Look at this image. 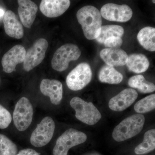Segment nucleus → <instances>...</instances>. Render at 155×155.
Returning a JSON list of instances; mask_svg holds the SVG:
<instances>
[{
  "mask_svg": "<svg viewBox=\"0 0 155 155\" xmlns=\"http://www.w3.org/2000/svg\"><path fill=\"white\" fill-rule=\"evenodd\" d=\"M76 17L86 38L96 39L101 33L102 23L101 15L98 9L93 6H84L78 11Z\"/></svg>",
  "mask_w": 155,
  "mask_h": 155,
  "instance_id": "1",
  "label": "nucleus"
},
{
  "mask_svg": "<svg viewBox=\"0 0 155 155\" xmlns=\"http://www.w3.org/2000/svg\"><path fill=\"white\" fill-rule=\"evenodd\" d=\"M145 117L142 114H134L122 120L114 128L112 137L114 140L122 142L138 134L143 128Z\"/></svg>",
  "mask_w": 155,
  "mask_h": 155,
  "instance_id": "2",
  "label": "nucleus"
},
{
  "mask_svg": "<svg viewBox=\"0 0 155 155\" xmlns=\"http://www.w3.org/2000/svg\"><path fill=\"white\" fill-rule=\"evenodd\" d=\"M70 104L75 111L76 118L85 124L94 125L101 118V114L92 103L76 97L71 100Z\"/></svg>",
  "mask_w": 155,
  "mask_h": 155,
  "instance_id": "3",
  "label": "nucleus"
},
{
  "mask_svg": "<svg viewBox=\"0 0 155 155\" xmlns=\"http://www.w3.org/2000/svg\"><path fill=\"white\" fill-rule=\"evenodd\" d=\"M81 51L76 45L67 44L59 48L54 54L51 61V67L58 72L65 71L71 61L77 60Z\"/></svg>",
  "mask_w": 155,
  "mask_h": 155,
  "instance_id": "4",
  "label": "nucleus"
},
{
  "mask_svg": "<svg viewBox=\"0 0 155 155\" xmlns=\"http://www.w3.org/2000/svg\"><path fill=\"white\" fill-rule=\"evenodd\" d=\"M87 139L85 133L73 128L68 129L58 137L53 149V154L67 155L70 148L83 143Z\"/></svg>",
  "mask_w": 155,
  "mask_h": 155,
  "instance_id": "5",
  "label": "nucleus"
},
{
  "mask_svg": "<svg viewBox=\"0 0 155 155\" xmlns=\"http://www.w3.org/2000/svg\"><path fill=\"white\" fill-rule=\"evenodd\" d=\"M92 72L90 66L86 63L78 64L68 74L66 79L67 86L74 91L81 90L91 81Z\"/></svg>",
  "mask_w": 155,
  "mask_h": 155,
  "instance_id": "6",
  "label": "nucleus"
},
{
  "mask_svg": "<svg viewBox=\"0 0 155 155\" xmlns=\"http://www.w3.org/2000/svg\"><path fill=\"white\" fill-rule=\"evenodd\" d=\"M33 115V107L30 101L22 97L17 102L13 113L14 124L17 130H26L31 124Z\"/></svg>",
  "mask_w": 155,
  "mask_h": 155,
  "instance_id": "7",
  "label": "nucleus"
},
{
  "mask_svg": "<svg viewBox=\"0 0 155 155\" xmlns=\"http://www.w3.org/2000/svg\"><path fill=\"white\" fill-rule=\"evenodd\" d=\"M55 125L54 120L47 116L41 120L34 130L30 137V142L33 146L41 147L46 145L52 138Z\"/></svg>",
  "mask_w": 155,
  "mask_h": 155,
  "instance_id": "8",
  "label": "nucleus"
},
{
  "mask_svg": "<svg viewBox=\"0 0 155 155\" xmlns=\"http://www.w3.org/2000/svg\"><path fill=\"white\" fill-rule=\"evenodd\" d=\"M48 47V43L44 38H40L36 41L26 52L23 62V68L29 72L42 62L45 56Z\"/></svg>",
  "mask_w": 155,
  "mask_h": 155,
  "instance_id": "9",
  "label": "nucleus"
},
{
  "mask_svg": "<svg viewBox=\"0 0 155 155\" xmlns=\"http://www.w3.org/2000/svg\"><path fill=\"white\" fill-rule=\"evenodd\" d=\"M100 13L101 17L105 19L117 22H127L131 19L133 15V11L129 6L113 3L104 5Z\"/></svg>",
  "mask_w": 155,
  "mask_h": 155,
  "instance_id": "10",
  "label": "nucleus"
},
{
  "mask_svg": "<svg viewBox=\"0 0 155 155\" xmlns=\"http://www.w3.org/2000/svg\"><path fill=\"white\" fill-rule=\"evenodd\" d=\"M26 52L25 48L21 45H17L11 48L2 59L3 71L7 73L14 72L17 64L24 62Z\"/></svg>",
  "mask_w": 155,
  "mask_h": 155,
  "instance_id": "11",
  "label": "nucleus"
},
{
  "mask_svg": "<svg viewBox=\"0 0 155 155\" xmlns=\"http://www.w3.org/2000/svg\"><path fill=\"white\" fill-rule=\"evenodd\" d=\"M138 94L133 88H126L110 100L109 107L112 110L121 112L129 107L135 102Z\"/></svg>",
  "mask_w": 155,
  "mask_h": 155,
  "instance_id": "12",
  "label": "nucleus"
},
{
  "mask_svg": "<svg viewBox=\"0 0 155 155\" xmlns=\"http://www.w3.org/2000/svg\"><path fill=\"white\" fill-rule=\"evenodd\" d=\"M70 5L69 0H43L40 10L46 17L55 18L64 14Z\"/></svg>",
  "mask_w": 155,
  "mask_h": 155,
  "instance_id": "13",
  "label": "nucleus"
},
{
  "mask_svg": "<svg viewBox=\"0 0 155 155\" xmlns=\"http://www.w3.org/2000/svg\"><path fill=\"white\" fill-rule=\"evenodd\" d=\"M41 91L45 96L49 97L51 103L58 105L63 98V85L59 81L44 79L41 83Z\"/></svg>",
  "mask_w": 155,
  "mask_h": 155,
  "instance_id": "14",
  "label": "nucleus"
},
{
  "mask_svg": "<svg viewBox=\"0 0 155 155\" xmlns=\"http://www.w3.org/2000/svg\"><path fill=\"white\" fill-rule=\"evenodd\" d=\"M18 14L22 24L25 27L30 28L35 20L38 7L30 0H19Z\"/></svg>",
  "mask_w": 155,
  "mask_h": 155,
  "instance_id": "15",
  "label": "nucleus"
},
{
  "mask_svg": "<svg viewBox=\"0 0 155 155\" xmlns=\"http://www.w3.org/2000/svg\"><path fill=\"white\" fill-rule=\"evenodd\" d=\"M128 55L124 50L119 48L104 49L100 57L107 65L111 67H121L126 65Z\"/></svg>",
  "mask_w": 155,
  "mask_h": 155,
  "instance_id": "16",
  "label": "nucleus"
},
{
  "mask_svg": "<svg viewBox=\"0 0 155 155\" xmlns=\"http://www.w3.org/2000/svg\"><path fill=\"white\" fill-rule=\"evenodd\" d=\"M4 28L6 33L11 37L21 39L24 35V29L16 14L8 10L4 14Z\"/></svg>",
  "mask_w": 155,
  "mask_h": 155,
  "instance_id": "17",
  "label": "nucleus"
},
{
  "mask_svg": "<svg viewBox=\"0 0 155 155\" xmlns=\"http://www.w3.org/2000/svg\"><path fill=\"white\" fill-rule=\"evenodd\" d=\"M126 65L130 71L138 74L147 70L150 66V62L144 55L134 54L128 56Z\"/></svg>",
  "mask_w": 155,
  "mask_h": 155,
  "instance_id": "18",
  "label": "nucleus"
},
{
  "mask_svg": "<svg viewBox=\"0 0 155 155\" xmlns=\"http://www.w3.org/2000/svg\"><path fill=\"white\" fill-rule=\"evenodd\" d=\"M99 80L102 83L118 84L123 79V75L114 67L105 65L100 69L98 73Z\"/></svg>",
  "mask_w": 155,
  "mask_h": 155,
  "instance_id": "19",
  "label": "nucleus"
},
{
  "mask_svg": "<svg viewBox=\"0 0 155 155\" xmlns=\"http://www.w3.org/2000/svg\"><path fill=\"white\" fill-rule=\"evenodd\" d=\"M155 28L147 26L142 28L137 35L140 44L145 49L150 51H155Z\"/></svg>",
  "mask_w": 155,
  "mask_h": 155,
  "instance_id": "20",
  "label": "nucleus"
},
{
  "mask_svg": "<svg viewBox=\"0 0 155 155\" xmlns=\"http://www.w3.org/2000/svg\"><path fill=\"white\" fill-rule=\"evenodd\" d=\"M155 149V130L151 129L147 131L144 134L143 141L134 149L135 153L142 155L148 153Z\"/></svg>",
  "mask_w": 155,
  "mask_h": 155,
  "instance_id": "21",
  "label": "nucleus"
},
{
  "mask_svg": "<svg viewBox=\"0 0 155 155\" xmlns=\"http://www.w3.org/2000/svg\"><path fill=\"white\" fill-rule=\"evenodd\" d=\"M128 84L130 87L137 89L142 93H150L155 90V84L147 81L142 75H136L130 78Z\"/></svg>",
  "mask_w": 155,
  "mask_h": 155,
  "instance_id": "22",
  "label": "nucleus"
},
{
  "mask_svg": "<svg viewBox=\"0 0 155 155\" xmlns=\"http://www.w3.org/2000/svg\"><path fill=\"white\" fill-rule=\"evenodd\" d=\"M124 32V28L120 25H103L101 29V33L97 38L96 40L100 44H104L106 40L110 38L118 37L122 38Z\"/></svg>",
  "mask_w": 155,
  "mask_h": 155,
  "instance_id": "23",
  "label": "nucleus"
},
{
  "mask_svg": "<svg viewBox=\"0 0 155 155\" xmlns=\"http://www.w3.org/2000/svg\"><path fill=\"white\" fill-rule=\"evenodd\" d=\"M155 108V94L150 95L140 100L134 106L136 112L140 114L153 110Z\"/></svg>",
  "mask_w": 155,
  "mask_h": 155,
  "instance_id": "24",
  "label": "nucleus"
},
{
  "mask_svg": "<svg viewBox=\"0 0 155 155\" xmlns=\"http://www.w3.org/2000/svg\"><path fill=\"white\" fill-rule=\"evenodd\" d=\"M17 145L5 135L0 134V155H16Z\"/></svg>",
  "mask_w": 155,
  "mask_h": 155,
  "instance_id": "25",
  "label": "nucleus"
},
{
  "mask_svg": "<svg viewBox=\"0 0 155 155\" xmlns=\"http://www.w3.org/2000/svg\"><path fill=\"white\" fill-rule=\"evenodd\" d=\"M12 121V116L6 108L0 104V129H5Z\"/></svg>",
  "mask_w": 155,
  "mask_h": 155,
  "instance_id": "26",
  "label": "nucleus"
},
{
  "mask_svg": "<svg viewBox=\"0 0 155 155\" xmlns=\"http://www.w3.org/2000/svg\"><path fill=\"white\" fill-rule=\"evenodd\" d=\"M123 43L121 38L113 37L107 39L104 42L106 47L109 48H119Z\"/></svg>",
  "mask_w": 155,
  "mask_h": 155,
  "instance_id": "27",
  "label": "nucleus"
},
{
  "mask_svg": "<svg viewBox=\"0 0 155 155\" xmlns=\"http://www.w3.org/2000/svg\"><path fill=\"white\" fill-rule=\"evenodd\" d=\"M16 155H40V153L31 149L27 148L21 150Z\"/></svg>",
  "mask_w": 155,
  "mask_h": 155,
  "instance_id": "28",
  "label": "nucleus"
},
{
  "mask_svg": "<svg viewBox=\"0 0 155 155\" xmlns=\"http://www.w3.org/2000/svg\"><path fill=\"white\" fill-rule=\"evenodd\" d=\"M5 14V12L2 9L0 8V17H2Z\"/></svg>",
  "mask_w": 155,
  "mask_h": 155,
  "instance_id": "29",
  "label": "nucleus"
},
{
  "mask_svg": "<svg viewBox=\"0 0 155 155\" xmlns=\"http://www.w3.org/2000/svg\"><path fill=\"white\" fill-rule=\"evenodd\" d=\"M153 2L155 3V1H153Z\"/></svg>",
  "mask_w": 155,
  "mask_h": 155,
  "instance_id": "30",
  "label": "nucleus"
},
{
  "mask_svg": "<svg viewBox=\"0 0 155 155\" xmlns=\"http://www.w3.org/2000/svg\"><path fill=\"white\" fill-rule=\"evenodd\" d=\"M0 81H1V80H0Z\"/></svg>",
  "mask_w": 155,
  "mask_h": 155,
  "instance_id": "31",
  "label": "nucleus"
}]
</instances>
